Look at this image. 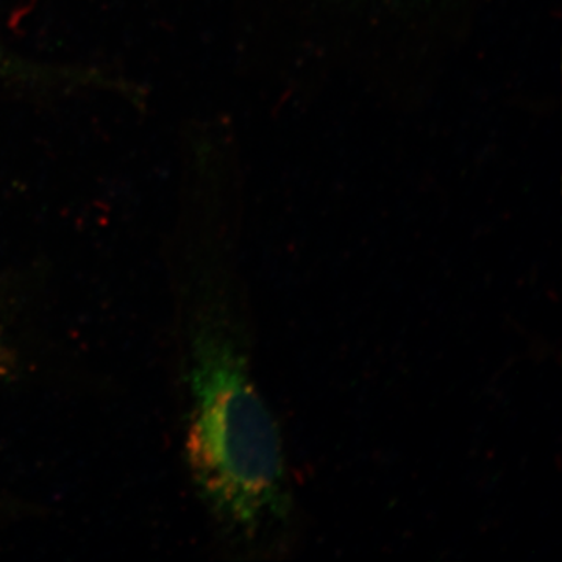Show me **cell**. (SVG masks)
<instances>
[{
  "label": "cell",
  "instance_id": "obj_2",
  "mask_svg": "<svg viewBox=\"0 0 562 562\" xmlns=\"http://www.w3.org/2000/svg\"><path fill=\"white\" fill-rule=\"evenodd\" d=\"M9 63L3 61L2 55H0V70H5Z\"/></svg>",
  "mask_w": 562,
  "mask_h": 562
},
{
  "label": "cell",
  "instance_id": "obj_1",
  "mask_svg": "<svg viewBox=\"0 0 562 562\" xmlns=\"http://www.w3.org/2000/svg\"><path fill=\"white\" fill-rule=\"evenodd\" d=\"M191 397L188 457L213 513L246 535L280 520L288 490L279 430L241 351L220 330L195 339Z\"/></svg>",
  "mask_w": 562,
  "mask_h": 562
}]
</instances>
